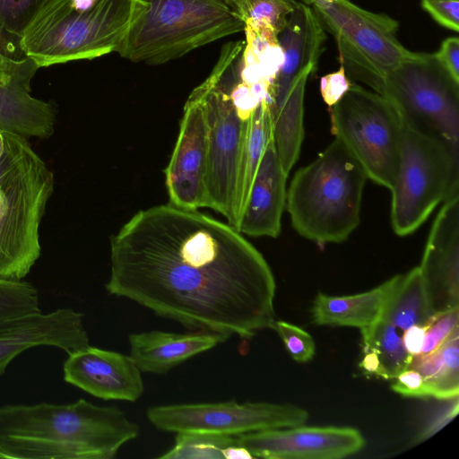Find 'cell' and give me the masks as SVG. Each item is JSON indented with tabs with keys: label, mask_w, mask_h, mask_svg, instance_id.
Here are the masks:
<instances>
[{
	"label": "cell",
	"mask_w": 459,
	"mask_h": 459,
	"mask_svg": "<svg viewBox=\"0 0 459 459\" xmlns=\"http://www.w3.org/2000/svg\"><path fill=\"white\" fill-rule=\"evenodd\" d=\"M105 288L194 331L247 339L275 323L263 255L229 223L169 203L139 211L111 238Z\"/></svg>",
	"instance_id": "1"
},
{
	"label": "cell",
	"mask_w": 459,
	"mask_h": 459,
	"mask_svg": "<svg viewBox=\"0 0 459 459\" xmlns=\"http://www.w3.org/2000/svg\"><path fill=\"white\" fill-rule=\"evenodd\" d=\"M139 433L118 408L84 399L0 407L3 459H112Z\"/></svg>",
	"instance_id": "2"
},
{
	"label": "cell",
	"mask_w": 459,
	"mask_h": 459,
	"mask_svg": "<svg viewBox=\"0 0 459 459\" xmlns=\"http://www.w3.org/2000/svg\"><path fill=\"white\" fill-rule=\"evenodd\" d=\"M135 0H46L25 27L19 48L39 68L117 52Z\"/></svg>",
	"instance_id": "3"
},
{
	"label": "cell",
	"mask_w": 459,
	"mask_h": 459,
	"mask_svg": "<svg viewBox=\"0 0 459 459\" xmlns=\"http://www.w3.org/2000/svg\"><path fill=\"white\" fill-rule=\"evenodd\" d=\"M367 179L358 160L335 138L291 179L286 208L292 227L319 244L345 241L359 224Z\"/></svg>",
	"instance_id": "4"
},
{
	"label": "cell",
	"mask_w": 459,
	"mask_h": 459,
	"mask_svg": "<svg viewBox=\"0 0 459 459\" xmlns=\"http://www.w3.org/2000/svg\"><path fill=\"white\" fill-rule=\"evenodd\" d=\"M0 157V280L22 281L41 253L39 225L54 176L27 137L5 130Z\"/></svg>",
	"instance_id": "5"
},
{
	"label": "cell",
	"mask_w": 459,
	"mask_h": 459,
	"mask_svg": "<svg viewBox=\"0 0 459 459\" xmlns=\"http://www.w3.org/2000/svg\"><path fill=\"white\" fill-rule=\"evenodd\" d=\"M244 29L225 0H135L117 52L134 63L162 65Z\"/></svg>",
	"instance_id": "6"
},
{
	"label": "cell",
	"mask_w": 459,
	"mask_h": 459,
	"mask_svg": "<svg viewBox=\"0 0 459 459\" xmlns=\"http://www.w3.org/2000/svg\"><path fill=\"white\" fill-rule=\"evenodd\" d=\"M394 107L399 116L401 135L391 188V222L394 233L404 237L417 230L447 195L459 191V155L441 138Z\"/></svg>",
	"instance_id": "7"
},
{
	"label": "cell",
	"mask_w": 459,
	"mask_h": 459,
	"mask_svg": "<svg viewBox=\"0 0 459 459\" xmlns=\"http://www.w3.org/2000/svg\"><path fill=\"white\" fill-rule=\"evenodd\" d=\"M310 7L335 39L341 65L349 79L382 95L389 73L419 53L397 39V21L365 10L351 0H308Z\"/></svg>",
	"instance_id": "8"
},
{
	"label": "cell",
	"mask_w": 459,
	"mask_h": 459,
	"mask_svg": "<svg viewBox=\"0 0 459 459\" xmlns=\"http://www.w3.org/2000/svg\"><path fill=\"white\" fill-rule=\"evenodd\" d=\"M331 133L362 167L368 178L391 190L400 148V119L393 103L352 82L329 108Z\"/></svg>",
	"instance_id": "9"
},
{
	"label": "cell",
	"mask_w": 459,
	"mask_h": 459,
	"mask_svg": "<svg viewBox=\"0 0 459 459\" xmlns=\"http://www.w3.org/2000/svg\"><path fill=\"white\" fill-rule=\"evenodd\" d=\"M235 41L221 47L209 76L196 89L202 93L208 121V208L230 224L247 120L231 92Z\"/></svg>",
	"instance_id": "10"
},
{
	"label": "cell",
	"mask_w": 459,
	"mask_h": 459,
	"mask_svg": "<svg viewBox=\"0 0 459 459\" xmlns=\"http://www.w3.org/2000/svg\"><path fill=\"white\" fill-rule=\"evenodd\" d=\"M382 96L459 155V82L435 53H419L389 73Z\"/></svg>",
	"instance_id": "11"
},
{
	"label": "cell",
	"mask_w": 459,
	"mask_h": 459,
	"mask_svg": "<svg viewBox=\"0 0 459 459\" xmlns=\"http://www.w3.org/2000/svg\"><path fill=\"white\" fill-rule=\"evenodd\" d=\"M146 415L163 431L230 436L297 427L308 419L306 410L293 404L236 401L159 405L148 408Z\"/></svg>",
	"instance_id": "12"
},
{
	"label": "cell",
	"mask_w": 459,
	"mask_h": 459,
	"mask_svg": "<svg viewBox=\"0 0 459 459\" xmlns=\"http://www.w3.org/2000/svg\"><path fill=\"white\" fill-rule=\"evenodd\" d=\"M208 121L202 93L195 88L189 95L165 182L169 204L184 209L208 207Z\"/></svg>",
	"instance_id": "13"
},
{
	"label": "cell",
	"mask_w": 459,
	"mask_h": 459,
	"mask_svg": "<svg viewBox=\"0 0 459 459\" xmlns=\"http://www.w3.org/2000/svg\"><path fill=\"white\" fill-rule=\"evenodd\" d=\"M253 457L266 459H338L359 452L362 434L350 427H304L265 429L237 436Z\"/></svg>",
	"instance_id": "14"
},
{
	"label": "cell",
	"mask_w": 459,
	"mask_h": 459,
	"mask_svg": "<svg viewBox=\"0 0 459 459\" xmlns=\"http://www.w3.org/2000/svg\"><path fill=\"white\" fill-rule=\"evenodd\" d=\"M90 345L83 315L73 308L0 319V376L19 354L38 346L67 354Z\"/></svg>",
	"instance_id": "15"
},
{
	"label": "cell",
	"mask_w": 459,
	"mask_h": 459,
	"mask_svg": "<svg viewBox=\"0 0 459 459\" xmlns=\"http://www.w3.org/2000/svg\"><path fill=\"white\" fill-rule=\"evenodd\" d=\"M443 203L420 265L435 312L459 307V191Z\"/></svg>",
	"instance_id": "16"
},
{
	"label": "cell",
	"mask_w": 459,
	"mask_h": 459,
	"mask_svg": "<svg viewBox=\"0 0 459 459\" xmlns=\"http://www.w3.org/2000/svg\"><path fill=\"white\" fill-rule=\"evenodd\" d=\"M63 372L66 383L104 400L135 402L144 389L129 355L90 345L69 353Z\"/></svg>",
	"instance_id": "17"
},
{
	"label": "cell",
	"mask_w": 459,
	"mask_h": 459,
	"mask_svg": "<svg viewBox=\"0 0 459 459\" xmlns=\"http://www.w3.org/2000/svg\"><path fill=\"white\" fill-rule=\"evenodd\" d=\"M39 67L27 56L0 57V127L25 137L48 138L56 116L54 107L30 94Z\"/></svg>",
	"instance_id": "18"
},
{
	"label": "cell",
	"mask_w": 459,
	"mask_h": 459,
	"mask_svg": "<svg viewBox=\"0 0 459 459\" xmlns=\"http://www.w3.org/2000/svg\"><path fill=\"white\" fill-rule=\"evenodd\" d=\"M278 39L283 62L270 90L271 119L302 72L307 68L316 70L325 40V29L310 5L297 3Z\"/></svg>",
	"instance_id": "19"
},
{
	"label": "cell",
	"mask_w": 459,
	"mask_h": 459,
	"mask_svg": "<svg viewBox=\"0 0 459 459\" xmlns=\"http://www.w3.org/2000/svg\"><path fill=\"white\" fill-rule=\"evenodd\" d=\"M287 177L272 134L253 179L238 231L251 237L279 236L286 206Z\"/></svg>",
	"instance_id": "20"
},
{
	"label": "cell",
	"mask_w": 459,
	"mask_h": 459,
	"mask_svg": "<svg viewBox=\"0 0 459 459\" xmlns=\"http://www.w3.org/2000/svg\"><path fill=\"white\" fill-rule=\"evenodd\" d=\"M228 334L193 331L186 333L152 330L131 333L129 356L141 372L165 374L183 361L224 342Z\"/></svg>",
	"instance_id": "21"
},
{
	"label": "cell",
	"mask_w": 459,
	"mask_h": 459,
	"mask_svg": "<svg viewBox=\"0 0 459 459\" xmlns=\"http://www.w3.org/2000/svg\"><path fill=\"white\" fill-rule=\"evenodd\" d=\"M401 274L368 291L349 296L318 293L312 307L313 322L319 325L350 326L360 330L381 317L388 296Z\"/></svg>",
	"instance_id": "22"
},
{
	"label": "cell",
	"mask_w": 459,
	"mask_h": 459,
	"mask_svg": "<svg viewBox=\"0 0 459 459\" xmlns=\"http://www.w3.org/2000/svg\"><path fill=\"white\" fill-rule=\"evenodd\" d=\"M272 134L268 100H262L247 120L238 166L230 226L238 230L250 187Z\"/></svg>",
	"instance_id": "23"
},
{
	"label": "cell",
	"mask_w": 459,
	"mask_h": 459,
	"mask_svg": "<svg viewBox=\"0 0 459 459\" xmlns=\"http://www.w3.org/2000/svg\"><path fill=\"white\" fill-rule=\"evenodd\" d=\"M314 68H307L296 79L272 120V134L283 171L289 175L299 156L304 138V95L306 83Z\"/></svg>",
	"instance_id": "24"
},
{
	"label": "cell",
	"mask_w": 459,
	"mask_h": 459,
	"mask_svg": "<svg viewBox=\"0 0 459 459\" xmlns=\"http://www.w3.org/2000/svg\"><path fill=\"white\" fill-rule=\"evenodd\" d=\"M434 313L421 270L417 266L400 276L380 318L403 332L412 325L426 324Z\"/></svg>",
	"instance_id": "25"
},
{
	"label": "cell",
	"mask_w": 459,
	"mask_h": 459,
	"mask_svg": "<svg viewBox=\"0 0 459 459\" xmlns=\"http://www.w3.org/2000/svg\"><path fill=\"white\" fill-rule=\"evenodd\" d=\"M459 327L435 351L414 355L409 368L424 378L430 396L451 400L459 394Z\"/></svg>",
	"instance_id": "26"
},
{
	"label": "cell",
	"mask_w": 459,
	"mask_h": 459,
	"mask_svg": "<svg viewBox=\"0 0 459 459\" xmlns=\"http://www.w3.org/2000/svg\"><path fill=\"white\" fill-rule=\"evenodd\" d=\"M363 351H371L377 356L384 379H394L409 368L412 359L405 349L399 330L379 318L361 329Z\"/></svg>",
	"instance_id": "27"
},
{
	"label": "cell",
	"mask_w": 459,
	"mask_h": 459,
	"mask_svg": "<svg viewBox=\"0 0 459 459\" xmlns=\"http://www.w3.org/2000/svg\"><path fill=\"white\" fill-rule=\"evenodd\" d=\"M46 0H0V51L4 56H24L19 48L22 34Z\"/></svg>",
	"instance_id": "28"
},
{
	"label": "cell",
	"mask_w": 459,
	"mask_h": 459,
	"mask_svg": "<svg viewBox=\"0 0 459 459\" xmlns=\"http://www.w3.org/2000/svg\"><path fill=\"white\" fill-rule=\"evenodd\" d=\"M238 445L237 436L178 432L173 446L160 459H221L227 448Z\"/></svg>",
	"instance_id": "29"
},
{
	"label": "cell",
	"mask_w": 459,
	"mask_h": 459,
	"mask_svg": "<svg viewBox=\"0 0 459 459\" xmlns=\"http://www.w3.org/2000/svg\"><path fill=\"white\" fill-rule=\"evenodd\" d=\"M245 24H267L279 34L298 2L294 0H225Z\"/></svg>",
	"instance_id": "30"
},
{
	"label": "cell",
	"mask_w": 459,
	"mask_h": 459,
	"mask_svg": "<svg viewBox=\"0 0 459 459\" xmlns=\"http://www.w3.org/2000/svg\"><path fill=\"white\" fill-rule=\"evenodd\" d=\"M38 290L30 282L0 280V319L40 312Z\"/></svg>",
	"instance_id": "31"
},
{
	"label": "cell",
	"mask_w": 459,
	"mask_h": 459,
	"mask_svg": "<svg viewBox=\"0 0 459 459\" xmlns=\"http://www.w3.org/2000/svg\"><path fill=\"white\" fill-rule=\"evenodd\" d=\"M459 307L435 312L427 321L420 355L437 351L450 334L458 328Z\"/></svg>",
	"instance_id": "32"
},
{
	"label": "cell",
	"mask_w": 459,
	"mask_h": 459,
	"mask_svg": "<svg viewBox=\"0 0 459 459\" xmlns=\"http://www.w3.org/2000/svg\"><path fill=\"white\" fill-rule=\"evenodd\" d=\"M273 330L281 338L291 358L303 363L311 360L316 352L312 336L299 326L285 321H275Z\"/></svg>",
	"instance_id": "33"
},
{
	"label": "cell",
	"mask_w": 459,
	"mask_h": 459,
	"mask_svg": "<svg viewBox=\"0 0 459 459\" xmlns=\"http://www.w3.org/2000/svg\"><path fill=\"white\" fill-rule=\"evenodd\" d=\"M421 6L445 28L459 30V0H421Z\"/></svg>",
	"instance_id": "34"
},
{
	"label": "cell",
	"mask_w": 459,
	"mask_h": 459,
	"mask_svg": "<svg viewBox=\"0 0 459 459\" xmlns=\"http://www.w3.org/2000/svg\"><path fill=\"white\" fill-rule=\"evenodd\" d=\"M343 66L327 74L320 79V93L325 103L329 107L335 105L348 91L351 85Z\"/></svg>",
	"instance_id": "35"
},
{
	"label": "cell",
	"mask_w": 459,
	"mask_h": 459,
	"mask_svg": "<svg viewBox=\"0 0 459 459\" xmlns=\"http://www.w3.org/2000/svg\"><path fill=\"white\" fill-rule=\"evenodd\" d=\"M392 380V390L403 396L414 398L430 396L423 377L413 368H406Z\"/></svg>",
	"instance_id": "36"
},
{
	"label": "cell",
	"mask_w": 459,
	"mask_h": 459,
	"mask_svg": "<svg viewBox=\"0 0 459 459\" xmlns=\"http://www.w3.org/2000/svg\"><path fill=\"white\" fill-rule=\"evenodd\" d=\"M435 56L452 78L459 82V39H446Z\"/></svg>",
	"instance_id": "37"
},
{
	"label": "cell",
	"mask_w": 459,
	"mask_h": 459,
	"mask_svg": "<svg viewBox=\"0 0 459 459\" xmlns=\"http://www.w3.org/2000/svg\"><path fill=\"white\" fill-rule=\"evenodd\" d=\"M458 413V397L455 399L454 403H452L447 409L441 411L437 417L433 419V420L426 426L424 430H422L415 439V442H421L426 438L429 437L437 431H438L441 428L446 425L450 420H452L456 414Z\"/></svg>",
	"instance_id": "38"
},
{
	"label": "cell",
	"mask_w": 459,
	"mask_h": 459,
	"mask_svg": "<svg viewBox=\"0 0 459 459\" xmlns=\"http://www.w3.org/2000/svg\"><path fill=\"white\" fill-rule=\"evenodd\" d=\"M428 324L415 325L405 331L402 335L403 342L407 351L414 356L420 353Z\"/></svg>",
	"instance_id": "39"
},
{
	"label": "cell",
	"mask_w": 459,
	"mask_h": 459,
	"mask_svg": "<svg viewBox=\"0 0 459 459\" xmlns=\"http://www.w3.org/2000/svg\"><path fill=\"white\" fill-rule=\"evenodd\" d=\"M4 132L5 130L0 127V157L3 154L5 146Z\"/></svg>",
	"instance_id": "40"
},
{
	"label": "cell",
	"mask_w": 459,
	"mask_h": 459,
	"mask_svg": "<svg viewBox=\"0 0 459 459\" xmlns=\"http://www.w3.org/2000/svg\"><path fill=\"white\" fill-rule=\"evenodd\" d=\"M2 56H3V54H2V53H1V51H0V57H2Z\"/></svg>",
	"instance_id": "41"
}]
</instances>
